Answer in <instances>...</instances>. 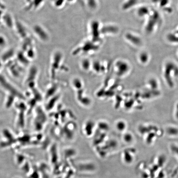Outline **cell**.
I'll list each match as a JSON object with an SVG mask.
<instances>
[{
    "instance_id": "cell-1",
    "label": "cell",
    "mask_w": 178,
    "mask_h": 178,
    "mask_svg": "<svg viewBox=\"0 0 178 178\" xmlns=\"http://www.w3.org/2000/svg\"><path fill=\"white\" fill-rule=\"evenodd\" d=\"M3 76L0 75V86L10 93V95H13L16 97H21V99H24V97Z\"/></svg>"
},
{
    "instance_id": "cell-2",
    "label": "cell",
    "mask_w": 178,
    "mask_h": 178,
    "mask_svg": "<svg viewBox=\"0 0 178 178\" xmlns=\"http://www.w3.org/2000/svg\"><path fill=\"white\" fill-rule=\"evenodd\" d=\"M175 64L173 63H167L165 68L164 76L167 84L171 88L174 86V82L171 78V72H173Z\"/></svg>"
},
{
    "instance_id": "cell-3",
    "label": "cell",
    "mask_w": 178,
    "mask_h": 178,
    "mask_svg": "<svg viewBox=\"0 0 178 178\" xmlns=\"http://www.w3.org/2000/svg\"><path fill=\"white\" fill-rule=\"evenodd\" d=\"M115 68L117 74L119 76H122L127 74L129 71V66L126 62L119 60L115 64Z\"/></svg>"
},
{
    "instance_id": "cell-4",
    "label": "cell",
    "mask_w": 178,
    "mask_h": 178,
    "mask_svg": "<svg viewBox=\"0 0 178 178\" xmlns=\"http://www.w3.org/2000/svg\"><path fill=\"white\" fill-rule=\"evenodd\" d=\"M99 24L97 21H93L91 24L92 34L93 40L96 41L99 40Z\"/></svg>"
},
{
    "instance_id": "cell-5",
    "label": "cell",
    "mask_w": 178,
    "mask_h": 178,
    "mask_svg": "<svg viewBox=\"0 0 178 178\" xmlns=\"http://www.w3.org/2000/svg\"><path fill=\"white\" fill-rule=\"evenodd\" d=\"M35 32L38 35L41 40L46 41L48 38V35L40 26L36 25L34 28Z\"/></svg>"
},
{
    "instance_id": "cell-6",
    "label": "cell",
    "mask_w": 178,
    "mask_h": 178,
    "mask_svg": "<svg viewBox=\"0 0 178 178\" xmlns=\"http://www.w3.org/2000/svg\"><path fill=\"white\" fill-rule=\"evenodd\" d=\"M38 73V69L35 66H33L31 67L29 71L28 77L27 78V83L28 84L31 82H35V80L36 78Z\"/></svg>"
},
{
    "instance_id": "cell-7",
    "label": "cell",
    "mask_w": 178,
    "mask_h": 178,
    "mask_svg": "<svg viewBox=\"0 0 178 178\" xmlns=\"http://www.w3.org/2000/svg\"><path fill=\"white\" fill-rule=\"evenodd\" d=\"M118 31V28L115 26H108L104 27L102 29V31L103 33H116Z\"/></svg>"
},
{
    "instance_id": "cell-8",
    "label": "cell",
    "mask_w": 178,
    "mask_h": 178,
    "mask_svg": "<svg viewBox=\"0 0 178 178\" xmlns=\"http://www.w3.org/2000/svg\"><path fill=\"white\" fill-rule=\"evenodd\" d=\"M126 38L130 42H132V43L135 45H139L141 43V41L139 38L136 37V36H135L133 35L130 34V33L127 34Z\"/></svg>"
},
{
    "instance_id": "cell-9",
    "label": "cell",
    "mask_w": 178,
    "mask_h": 178,
    "mask_svg": "<svg viewBox=\"0 0 178 178\" xmlns=\"http://www.w3.org/2000/svg\"><path fill=\"white\" fill-rule=\"evenodd\" d=\"M14 51L12 50H10L6 52L2 56V60L5 62L7 60H9V59L11 58L14 55Z\"/></svg>"
},
{
    "instance_id": "cell-10",
    "label": "cell",
    "mask_w": 178,
    "mask_h": 178,
    "mask_svg": "<svg viewBox=\"0 0 178 178\" xmlns=\"http://www.w3.org/2000/svg\"><path fill=\"white\" fill-rule=\"evenodd\" d=\"M17 29L19 33L20 34L22 38L26 37L27 35L26 30L24 27L20 23H18L17 24Z\"/></svg>"
},
{
    "instance_id": "cell-11",
    "label": "cell",
    "mask_w": 178,
    "mask_h": 178,
    "mask_svg": "<svg viewBox=\"0 0 178 178\" xmlns=\"http://www.w3.org/2000/svg\"><path fill=\"white\" fill-rule=\"evenodd\" d=\"M15 96H13V95H10L8 96L7 97V99H6V102H5V105L6 108H9L12 106V104L14 102V100H15Z\"/></svg>"
},
{
    "instance_id": "cell-12",
    "label": "cell",
    "mask_w": 178,
    "mask_h": 178,
    "mask_svg": "<svg viewBox=\"0 0 178 178\" xmlns=\"http://www.w3.org/2000/svg\"><path fill=\"white\" fill-rule=\"evenodd\" d=\"M18 59L21 63L24 64H27L29 60H28L27 56H24L22 52H19L18 55Z\"/></svg>"
},
{
    "instance_id": "cell-13",
    "label": "cell",
    "mask_w": 178,
    "mask_h": 178,
    "mask_svg": "<svg viewBox=\"0 0 178 178\" xmlns=\"http://www.w3.org/2000/svg\"><path fill=\"white\" fill-rule=\"evenodd\" d=\"M137 1V0H128L127 1L124 3L122 6L123 9H127L132 7L135 4Z\"/></svg>"
},
{
    "instance_id": "cell-14",
    "label": "cell",
    "mask_w": 178,
    "mask_h": 178,
    "mask_svg": "<svg viewBox=\"0 0 178 178\" xmlns=\"http://www.w3.org/2000/svg\"><path fill=\"white\" fill-rule=\"evenodd\" d=\"M90 66V62L88 59H85L82 61V63H81V66L83 70L85 71L88 70Z\"/></svg>"
},
{
    "instance_id": "cell-15",
    "label": "cell",
    "mask_w": 178,
    "mask_h": 178,
    "mask_svg": "<svg viewBox=\"0 0 178 178\" xmlns=\"http://www.w3.org/2000/svg\"><path fill=\"white\" fill-rule=\"evenodd\" d=\"M4 20L9 27H11L13 26V22L11 17L9 15H6L4 16Z\"/></svg>"
},
{
    "instance_id": "cell-16",
    "label": "cell",
    "mask_w": 178,
    "mask_h": 178,
    "mask_svg": "<svg viewBox=\"0 0 178 178\" xmlns=\"http://www.w3.org/2000/svg\"><path fill=\"white\" fill-rule=\"evenodd\" d=\"M149 84L152 90H156L158 88V83L157 80L155 79H151L149 81Z\"/></svg>"
},
{
    "instance_id": "cell-17",
    "label": "cell",
    "mask_w": 178,
    "mask_h": 178,
    "mask_svg": "<svg viewBox=\"0 0 178 178\" xmlns=\"http://www.w3.org/2000/svg\"><path fill=\"white\" fill-rule=\"evenodd\" d=\"M140 60L141 62L146 63L149 60V56L146 52H143L140 55Z\"/></svg>"
},
{
    "instance_id": "cell-18",
    "label": "cell",
    "mask_w": 178,
    "mask_h": 178,
    "mask_svg": "<svg viewBox=\"0 0 178 178\" xmlns=\"http://www.w3.org/2000/svg\"><path fill=\"white\" fill-rule=\"evenodd\" d=\"M26 56L27 58H29L30 59L33 58L35 57V53L33 50L32 49L29 50L27 51V53Z\"/></svg>"
},
{
    "instance_id": "cell-19",
    "label": "cell",
    "mask_w": 178,
    "mask_h": 178,
    "mask_svg": "<svg viewBox=\"0 0 178 178\" xmlns=\"http://www.w3.org/2000/svg\"><path fill=\"white\" fill-rule=\"evenodd\" d=\"M117 127L118 130H122L125 127V124L123 121H119L117 124Z\"/></svg>"
},
{
    "instance_id": "cell-20",
    "label": "cell",
    "mask_w": 178,
    "mask_h": 178,
    "mask_svg": "<svg viewBox=\"0 0 178 178\" xmlns=\"http://www.w3.org/2000/svg\"><path fill=\"white\" fill-rule=\"evenodd\" d=\"M148 12V9L146 7H141L140 9H139L138 13L140 15H146L147 13Z\"/></svg>"
},
{
    "instance_id": "cell-21",
    "label": "cell",
    "mask_w": 178,
    "mask_h": 178,
    "mask_svg": "<svg viewBox=\"0 0 178 178\" xmlns=\"http://www.w3.org/2000/svg\"><path fill=\"white\" fill-rule=\"evenodd\" d=\"M178 130L176 128L171 127V128H169L168 132L170 134H176L177 133Z\"/></svg>"
},
{
    "instance_id": "cell-22",
    "label": "cell",
    "mask_w": 178,
    "mask_h": 178,
    "mask_svg": "<svg viewBox=\"0 0 178 178\" xmlns=\"http://www.w3.org/2000/svg\"><path fill=\"white\" fill-rule=\"evenodd\" d=\"M43 0H34L33 4H34L35 7H38L41 3Z\"/></svg>"
},
{
    "instance_id": "cell-23",
    "label": "cell",
    "mask_w": 178,
    "mask_h": 178,
    "mask_svg": "<svg viewBox=\"0 0 178 178\" xmlns=\"http://www.w3.org/2000/svg\"><path fill=\"white\" fill-rule=\"evenodd\" d=\"M5 44V39L2 36H0V46H3Z\"/></svg>"
},
{
    "instance_id": "cell-24",
    "label": "cell",
    "mask_w": 178,
    "mask_h": 178,
    "mask_svg": "<svg viewBox=\"0 0 178 178\" xmlns=\"http://www.w3.org/2000/svg\"><path fill=\"white\" fill-rule=\"evenodd\" d=\"M63 2L64 0H55V5L57 6H60L63 3Z\"/></svg>"
},
{
    "instance_id": "cell-25",
    "label": "cell",
    "mask_w": 178,
    "mask_h": 178,
    "mask_svg": "<svg viewBox=\"0 0 178 178\" xmlns=\"http://www.w3.org/2000/svg\"><path fill=\"white\" fill-rule=\"evenodd\" d=\"M176 117H177L178 119V104L177 106V111H176Z\"/></svg>"
},
{
    "instance_id": "cell-26",
    "label": "cell",
    "mask_w": 178,
    "mask_h": 178,
    "mask_svg": "<svg viewBox=\"0 0 178 178\" xmlns=\"http://www.w3.org/2000/svg\"><path fill=\"white\" fill-rule=\"evenodd\" d=\"M0 7H1V8H2V9H4L5 7L4 5H3V4H2L1 3V2H0Z\"/></svg>"
},
{
    "instance_id": "cell-27",
    "label": "cell",
    "mask_w": 178,
    "mask_h": 178,
    "mask_svg": "<svg viewBox=\"0 0 178 178\" xmlns=\"http://www.w3.org/2000/svg\"><path fill=\"white\" fill-rule=\"evenodd\" d=\"M2 67V63L1 61L0 60V70L1 69Z\"/></svg>"
},
{
    "instance_id": "cell-28",
    "label": "cell",
    "mask_w": 178,
    "mask_h": 178,
    "mask_svg": "<svg viewBox=\"0 0 178 178\" xmlns=\"http://www.w3.org/2000/svg\"><path fill=\"white\" fill-rule=\"evenodd\" d=\"M68 1H73V0H68Z\"/></svg>"
}]
</instances>
